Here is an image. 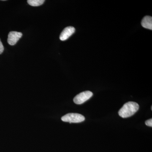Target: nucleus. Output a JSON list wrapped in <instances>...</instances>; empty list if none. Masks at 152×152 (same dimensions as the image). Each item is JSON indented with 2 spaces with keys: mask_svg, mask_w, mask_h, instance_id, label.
Here are the masks:
<instances>
[{
  "mask_svg": "<svg viewBox=\"0 0 152 152\" xmlns=\"http://www.w3.org/2000/svg\"><path fill=\"white\" fill-rule=\"evenodd\" d=\"M138 104L135 102H128L125 104L118 112L120 117L123 118H129L133 115L139 109Z\"/></svg>",
  "mask_w": 152,
  "mask_h": 152,
  "instance_id": "1",
  "label": "nucleus"
},
{
  "mask_svg": "<svg viewBox=\"0 0 152 152\" xmlns=\"http://www.w3.org/2000/svg\"><path fill=\"white\" fill-rule=\"evenodd\" d=\"M63 121L69 123H78L82 122L85 120V118L83 115L78 113L67 114L61 118Z\"/></svg>",
  "mask_w": 152,
  "mask_h": 152,
  "instance_id": "2",
  "label": "nucleus"
},
{
  "mask_svg": "<svg viewBox=\"0 0 152 152\" xmlns=\"http://www.w3.org/2000/svg\"><path fill=\"white\" fill-rule=\"evenodd\" d=\"M93 95V93L90 91L83 92L77 95L74 98V102L77 104H81L89 99Z\"/></svg>",
  "mask_w": 152,
  "mask_h": 152,
  "instance_id": "3",
  "label": "nucleus"
},
{
  "mask_svg": "<svg viewBox=\"0 0 152 152\" xmlns=\"http://www.w3.org/2000/svg\"><path fill=\"white\" fill-rule=\"evenodd\" d=\"M22 34L21 32L17 31H11L9 33L7 42L9 45L13 46L15 45L17 42L22 37Z\"/></svg>",
  "mask_w": 152,
  "mask_h": 152,
  "instance_id": "4",
  "label": "nucleus"
},
{
  "mask_svg": "<svg viewBox=\"0 0 152 152\" xmlns=\"http://www.w3.org/2000/svg\"><path fill=\"white\" fill-rule=\"evenodd\" d=\"M75 31V29L72 26H69L65 28L60 36L61 40L65 41Z\"/></svg>",
  "mask_w": 152,
  "mask_h": 152,
  "instance_id": "5",
  "label": "nucleus"
},
{
  "mask_svg": "<svg viewBox=\"0 0 152 152\" xmlns=\"http://www.w3.org/2000/svg\"><path fill=\"white\" fill-rule=\"evenodd\" d=\"M141 24L143 27L145 28L152 30V17L150 16H146L142 20Z\"/></svg>",
  "mask_w": 152,
  "mask_h": 152,
  "instance_id": "6",
  "label": "nucleus"
},
{
  "mask_svg": "<svg viewBox=\"0 0 152 152\" xmlns=\"http://www.w3.org/2000/svg\"><path fill=\"white\" fill-rule=\"evenodd\" d=\"M45 1L44 0H28L27 1L28 4L33 7H38L42 5Z\"/></svg>",
  "mask_w": 152,
  "mask_h": 152,
  "instance_id": "7",
  "label": "nucleus"
},
{
  "mask_svg": "<svg viewBox=\"0 0 152 152\" xmlns=\"http://www.w3.org/2000/svg\"><path fill=\"white\" fill-rule=\"evenodd\" d=\"M145 124L148 126L152 127V119L151 118L146 121Z\"/></svg>",
  "mask_w": 152,
  "mask_h": 152,
  "instance_id": "8",
  "label": "nucleus"
},
{
  "mask_svg": "<svg viewBox=\"0 0 152 152\" xmlns=\"http://www.w3.org/2000/svg\"><path fill=\"white\" fill-rule=\"evenodd\" d=\"M4 50V47L3 46L1 42V39H0V54L3 53Z\"/></svg>",
  "mask_w": 152,
  "mask_h": 152,
  "instance_id": "9",
  "label": "nucleus"
}]
</instances>
